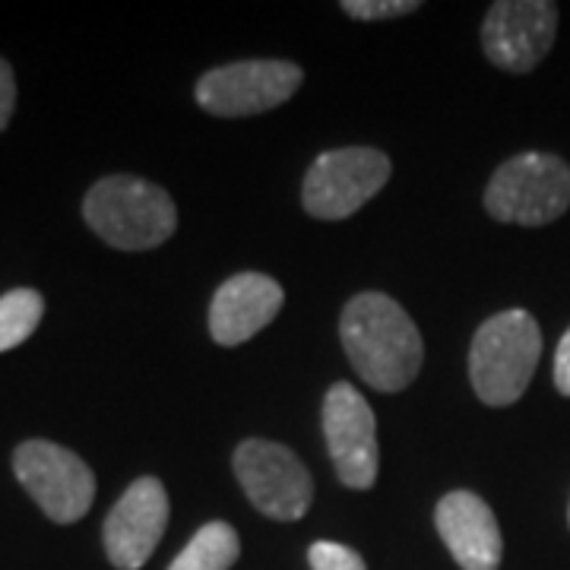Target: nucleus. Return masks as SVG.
<instances>
[{
	"mask_svg": "<svg viewBox=\"0 0 570 570\" xmlns=\"http://www.w3.org/2000/svg\"><path fill=\"white\" fill-rule=\"evenodd\" d=\"M238 551H242L238 532L223 520H216L194 532L187 549L171 561L168 570H232V564L238 561Z\"/></svg>",
	"mask_w": 570,
	"mask_h": 570,
	"instance_id": "14",
	"label": "nucleus"
},
{
	"mask_svg": "<svg viewBox=\"0 0 570 570\" xmlns=\"http://www.w3.org/2000/svg\"><path fill=\"white\" fill-rule=\"evenodd\" d=\"M390 181V159L371 146H346L317 156L307 168L302 204L311 216L336 223L355 216Z\"/></svg>",
	"mask_w": 570,
	"mask_h": 570,
	"instance_id": "5",
	"label": "nucleus"
},
{
	"mask_svg": "<svg viewBox=\"0 0 570 570\" xmlns=\"http://www.w3.org/2000/svg\"><path fill=\"white\" fill-rule=\"evenodd\" d=\"M285 292L264 273H238L219 285L209 305V333L219 346H242L283 311Z\"/></svg>",
	"mask_w": 570,
	"mask_h": 570,
	"instance_id": "13",
	"label": "nucleus"
},
{
	"mask_svg": "<svg viewBox=\"0 0 570 570\" xmlns=\"http://www.w3.org/2000/svg\"><path fill=\"white\" fill-rule=\"evenodd\" d=\"M302 67L292 61H235L216 67L197 82V102L216 118L264 115L302 89Z\"/></svg>",
	"mask_w": 570,
	"mask_h": 570,
	"instance_id": "8",
	"label": "nucleus"
},
{
	"mask_svg": "<svg viewBox=\"0 0 570 570\" xmlns=\"http://www.w3.org/2000/svg\"><path fill=\"white\" fill-rule=\"evenodd\" d=\"M422 3L419 0H346L343 10L355 20H393L415 13Z\"/></svg>",
	"mask_w": 570,
	"mask_h": 570,
	"instance_id": "17",
	"label": "nucleus"
},
{
	"mask_svg": "<svg viewBox=\"0 0 570 570\" xmlns=\"http://www.w3.org/2000/svg\"><path fill=\"white\" fill-rule=\"evenodd\" d=\"M82 219L118 250L165 245L178 228V209L159 184L134 175H111L92 184L82 200Z\"/></svg>",
	"mask_w": 570,
	"mask_h": 570,
	"instance_id": "2",
	"label": "nucleus"
},
{
	"mask_svg": "<svg viewBox=\"0 0 570 570\" xmlns=\"http://www.w3.org/2000/svg\"><path fill=\"white\" fill-rule=\"evenodd\" d=\"M568 520H570V510H568Z\"/></svg>",
	"mask_w": 570,
	"mask_h": 570,
	"instance_id": "20",
	"label": "nucleus"
},
{
	"mask_svg": "<svg viewBox=\"0 0 570 570\" xmlns=\"http://www.w3.org/2000/svg\"><path fill=\"white\" fill-rule=\"evenodd\" d=\"M307 558H311L314 570H367L362 554L348 546H340V542H314Z\"/></svg>",
	"mask_w": 570,
	"mask_h": 570,
	"instance_id": "16",
	"label": "nucleus"
},
{
	"mask_svg": "<svg viewBox=\"0 0 570 570\" xmlns=\"http://www.w3.org/2000/svg\"><path fill=\"white\" fill-rule=\"evenodd\" d=\"M235 475L247 501L269 520H302L314 501V482L305 463L276 441L250 438L235 450Z\"/></svg>",
	"mask_w": 570,
	"mask_h": 570,
	"instance_id": "7",
	"label": "nucleus"
},
{
	"mask_svg": "<svg viewBox=\"0 0 570 570\" xmlns=\"http://www.w3.org/2000/svg\"><path fill=\"white\" fill-rule=\"evenodd\" d=\"M570 206V165L549 153H520L491 175L485 209L498 223L549 225Z\"/></svg>",
	"mask_w": 570,
	"mask_h": 570,
	"instance_id": "4",
	"label": "nucleus"
},
{
	"mask_svg": "<svg viewBox=\"0 0 570 570\" xmlns=\"http://www.w3.org/2000/svg\"><path fill=\"white\" fill-rule=\"evenodd\" d=\"M340 336L352 367L381 393L409 387L422 367L425 348L419 326L384 292L355 295L340 317Z\"/></svg>",
	"mask_w": 570,
	"mask_h": 570,
	"instance_id": "1",
	"label": "nucleus"
},
{
	"mask_svg": "<svg viewBox=\"0 0 570 570\" xmlns=\"http://www.w3.org/2000/svg\"><path fill=\"white\" fill-rule=\"evenodd\" d=\"M554 387L570 396V330L561 336L558 352H554Z\"/></svg>",
	"mask_w": 570,
	"mask_h": 570,
	"instance_id": "19",
	"label": "nucleus"
},
{
	"mask_svg": "<svg viewBox=\"0 0 570 570\" xmlns=\"http://www.w3.org/2000/svg\"><path fill=\"white\" fill-rule=\"evenodd\" d=\"M542 355V330L530 311H501L475 330L469 348V377L475 396L489 406L517 403Z\"/></svg>",
	"mask_w": 570,
	"mask_h": 570,
	"instance_id": "3",
	"label": "nucleus"
},
{
	"mask_svg": "<svg viewBox=\"0 0 570 570\" xmlns=\"http://www.w3.org/2000/svg\"><path fill=\"white\" fill-rule=\"evenodd\" d=\"M13 105H17V80L10 63L0 58V130H7V124L13 118Z\"/></svg>",
	"mask_w": 570,
	"mask_h": 570,
	"instance_id": "18",
	"label": "nucleus"
},
{
	"mask_svg": "<svg viewBox=\"0 0 570 570\" xmlns=\"http://www.w3.org/2000/svg\"><path fill=\"white\" fill-rule=\"evenodd\" d=\"M558 36V7L551 0H498L482 26L489 61L510 73H530Z\"/></svg>",
	"mask_w": 570,
	"mask_h": 570,
	"instance_id": "10",
	"label": "nucleus"
},
{
	"mask_svg": "<svg viewBox=\"0 0 570 570\" xmlns=\"http://www.w3.org/2000/svg\"><path fill=\"white\" fill-rule=\"evenodd\" d=\"M434 523L463 570H498L504 558V539L494 510L472 491H450L434 510Z\"/></svg>",
	"mask_w": 570,
	"mask_h": 570,
	"instance_id": "12",
	"label": "nucleus"
},
{
	"mask_svg": "<svg viewBox=\"0 0 570 570\" xmlns=\"http://www.w3.org/2000/svg\"><path fill=\"white\" fill-rule=\"evenodd\" d=\"M324 438L336 475L346 489L365 491L377 482V422L365 396L346 381L326 390Z\"/></svg>",
	"mask_w": 570,
	"mask_h": 570,
	"instance_id": "9",
	"label": "nucleus"
},
{
	"mask_svg": "<svg viewBox=\"0 0 570 570\" xmlns=\"http://www.w3.org/2000/svg\"><path fill=\"white\" fill-rule=\"evenodd\" d=\"M168 527V494L153 475L137 479L105 520V551L118 570H140Z\"/></svg>",
	"mask_w": 570,
	"mask_h": 570,
	"instance_id": "11",
	"label": "nucleus"
},
{
	"mask_svg": "<svg viewBox=\"0 0 570 570\" xmlns=\"http://www.w3.org/2000/svg\"><path fill=\"white\" fill-rule=\"evenodd\" d=\"M45 314V298L36 288H13L0 298V352L26 343Z\"/></svg>",
	"mask_w": 570,
	"mask_h": 570,
	"instance_id": "15",
	"label": "nucleus"
},
{
	"mask_svg": "<svg viewBox=\"0 0 570 570\" xmlns=\"http://www.w3.org/2000/svg\"><path fill=\"white\" fill-rule=\"evenodd\" d=\"M13 472L29 498L55 523H77L96 501L92 469L61 444L26 441L13 453Z\"/></svg>",
	"mask_w": 570,
	"mask_h": 570,
	"instance_id": "6",
	"label": "nucleus"
}]
</instances>
